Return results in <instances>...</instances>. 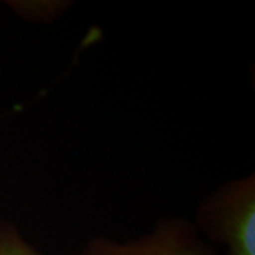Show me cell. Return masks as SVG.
Here are the masks:
<instances>
[{"mask_svg":"<svg viewBox=\"0 0 255 255\" xmlns=\"http://www.w3.org/2000/svg\"><path fill=\"white\" fill-rule=\"evenodd\" d=\"M226 255H255V174L228 180L200 201L193 223Z\"/></svg>","mask_w":255,"mask_h":255,"instance_id":"cell-1","label":"cell"},{"mask_svg":"<svg viewBox=\"0 0 255 255\" xmlns=\"http://www.w3.org/2000/svg\"><path fill=\"white\" fill-rule=\"evenodd\" d=\"M78 255H220L201 238L193 221L166 217L145 236L128 241L108 237L91 238Z\"/></svg>","mask_w":255,"mask_h":255,"instance_id":"cell-2","label":"cell"},{"mask_svg":"<svg viewBox=\"0 0 255 255\" xmlns=\"http://www.w3.org/2000/svg\"><path fill=\"white\" fill-rule=\"evenodd\" d=\"M0 255H43L11 221L0 219Z\"/></svg>","mask_w":255,"mask_h":255,"instance_id":"cell-3","label":"cell"},{"mask_svg":"<svg viewBox=\"0 0 255 255\" xmlns=\"http://www.w3.org/2000/svg\"><path fill=\"white\" fill-rule=\"evenodd\" d=\"M11 7L17 11L20 16L31 20L48 21L67 9V1H16L10 3Z\"/></svg>","mask_w":255,"mask_h":255,"instance_id":"cell-4","label":"cell"}]
</instances>
